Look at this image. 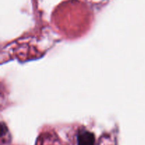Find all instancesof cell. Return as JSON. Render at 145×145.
<instances>
[{"label":"cell","mask_w":145,"mask_h":145,"mask_svg":"<svg viewBox=\"0 0 145 145\" xmlns=\"http://www.w3.org/2000/svg\"><path fill=\"white\" fill-rule=\"evenodd\" d=\"M77 145H95L96 139L93 133L88 130H81L77 135Z\"/></svg>","instance_id":"1"}]
</instances>
